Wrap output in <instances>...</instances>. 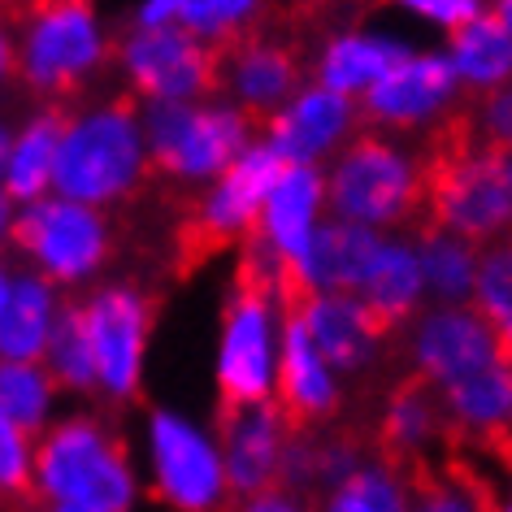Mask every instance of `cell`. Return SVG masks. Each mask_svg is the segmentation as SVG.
Returning <instances> with one entry per match:
<instances>
[{"mask_svg":"<svg viewBox=\"0 0 512 512\" xmlns=\"http://www.w3.org/2000/svg\"><path fill=\"white\" fill-rule=\"evenodd\" d=\"M31 473L44 508L118 512L135 504V473L126 460V439L113 421L100 417H70L44 434L35 430Z\"/></svg>","mask_w":512,"mask_h":512,"instance_id":"1","label":"cell"},{"mask_svg":"<svg viewBox=\"0 0 512 512\" xmlns=\"http://www.w3.org/2000/svg\"><path fill=\"white\" fill-rule=\"evenodd\" d=\"M53 183L61 187V196L83 204H135V196L148 187V152L135 118V92H122L87 113L74 109L57 144Z\"/></svg>","mask_w":512,"mask_h":512,"instance_id":"2","label":"cell"},{"mask_svg":"<svg viewBox=\"0 0 512 512\" xmlns=\"http://www.w3.org/2000/svg\"><path fill=\"white\" fill-rule=\"evenodd\" d=\"M18 83L40 100H79L109 61L92 0H40L14 27Z\"/></svg>","mask_w":512,"mask_h":512,"instance_id":"3","label":"cell"},{"mask_svg":"<svg viewBox=\"0 0 512 512\" xmlns=\"http://www.w3.org/2000/svg\"><path fill=\"white\" fill-rule=\"evenodd\" d=\"M252 126L235 109H196L187 100H152L148 183H196L222 174L248 148Z\"/></svg>","mask_w":512,"mask_h":512,"instance_id":"4","label":"cell"},{"mask_svg":"<svg viewBox=\"0 0 512 512\" xmlns=\"http://www.w3.org/2000/svg\"><path fill=\"white\" fill-rule=\"evenodd\" d=\"M330 204L339 217L365 226H395L421 217V170L387 135L361 131L330 174Z\"/></svg>","mask_w":512,"mask_h":512,"instance_id":"5","label":"cell"},{"mask_svg":"<svg viewBox=\"0 0 512 512\" xmlns=\"http://www.w3.org/2000/svg\"><path fill=\"white\" fill-rule=\"evenodd\" d=\"M9 239L22 256H31L61 287H74L83 278H92L100 265L118 248L113 222L96 204L83 200H31L27 213L9 226Z\"/></svg>","mask_w":512,"mask_h":512,"instance_id":"6","label":"cell"},{"mask_svg":"<svg viewBox=\"0 0 512 512\" xmlns=\"http://www.w3.org/2000/svg\"><path fill=\"white\" fill-rule=\"evenodd\" d=\"M122 70L135 96L196 100L226 87V48L213 35L187 27H139L122 44Z\"/></svg>","mask_w":512,"mask_h":512,"instance_id":"7","label":"cell"},{"mask_svg":"<svg viewBox=\"0 0 512 512\" xmlns=\"http://www.w3.org/2000/svg\"><path fill=\"white\" fill-rule=\"evenodd\" d=\"M87 335L96 352V374L113 400H139V374H144V348L161 313V291L139 283L96 287L83 300Z\"/></svg>","mask_w":512,"mask_h":512,"instance_id":"8","label":"cell"},{"mask_svg":"<svg viewBox=\"0 0 512 512\" xmlns=\"http://www.w3.org/2000/svg\"><path fill=\"white\" fill-rule=\"evenodd\" d=\"M217 439H222V469L230 491L222 495V504L261 508L274 495L278 452H283V421H278L274 400L217 413Z\"/></svg>","mask_w":512,"mask_h":512,"instance_id":"9","label":"cell"},{"mask_svg":"<svg viewBox=\"0 0 512 512\" xmlns=\"http://www.w3.org/2000/svg\"><path fill=\"white\" fill-rule=\"evenodd\" d=\"M456 66L452 57H400L387 74H378L374 83L361 92L356 105V122L361 126H395V131H413V126L430 122L443 105L456 100Z\"/></svg>","mask_w":512,"mask_h":512,"instance_id":"10","label":"cell"},{"mask_svg":"<svg viewBox=\"0 0 512 512\" xmlns=\"http://www.w3.org/2000/svg\"><path fill=\"white\" fill-rule=\"evenodd\" d=\"M152 460H157V491L165 504L174 508L222 504L226 491L222 456L178 413H152Z\"/></svg>","mask_w":512,"mask_h":512,"instance_id":"11","label":"cell"},{"mask_svg":"<svg viewBox=\"0 0 512 512\" xmlns=\"http://www.w3.org/2000/svg\"><path fill=\"white\" fill-rule=\"evenodd\" d=\"M274 408L283 421V434L322 430L339 421V391L330 382V365L296 313H287L283 326V365H278Z\"/></svg>","mask_w":512,"mask_h":512,"instance_id":"12","label":"cell"},{"mask_svg":"<svg viewBox=\"0 0 512 512\" xmlns=\"http://www.w3.org/2000/svg\"><path fill=\"white\" fill-rule=\"evenodd\" d=\"M491 361H504V356H499V343L478 309H434L421 317L413 339V365L430 374L434 387L465 378Z\"/></svg>","mask_w":512,"mask_h":512,"instance_id":"13","label":"cell"},{"mask_svg":"<svg viewBox=\"0 0 512 512\" xmlns=\"http://www.w3.org/2000/svg\"><path fill=\"white\" fill-rule=\"evenodd\" d=\"M352 126H356L352 96L330 92V87L317 83L313 92H300L291 105L278 109L274 118L261 126V135L283 161H313V157H322L339 135H348Z\"/></svg>","mask_w":512,"mask_h":512,"instance_id":"14","label":"cell"},{"mask_svg":"<svg viewBox=\"0 0 512 512\" xmlns=\"http://www.w3.org/2000/svg\"><path fill=\"white\" fill-rule=\"evenodd\" d=\"M296 317L304 322V330H309V339L317 343V352L326 356V365L365 369L378 356L382 335L369 326L361 300H356L352 291H339V296H322V291H313Z\"/></svg>","mask_w":512,"mask_h":512,"instance_id":"15","label":"cell"},{"mask_svg":"<svg viewBox=\"0 0 512 512\" xmlns=\"http://www.w3.org/2000/svg\"><path fill=\"white\" fill-rule=\"evenodd\" d=\"M378 235L369 230L365 222H330V226H317L309 243L296 252L304 278L317 287V291H356L361 278L369 274L378 256Z\"/></svg>","mask_w":512,"mask_h":512,"instance_id":"16","label":"cell"},{"mask_svg":"<svg viewBox=\"0 0 512 512\" xmlns=\"http://www.w3.org/2000/svg\"><path fill=\"white\" fill-rule=\"evenodd\" d=\"M70 118H74V100H44L40 113L14 135V148H9V161H5L9 204H31L44 196V187L53 183L57 144L66 135Z\"/></svg>","mask_w":512,"mask_h":512,"instance_id":"17","label":"cell"},{"mask_svg":"<svg viewBox=\"0 0 512 512\" xmlns=\"http://www.w3.org/2000/svg\"><path fill=\"white\" fill-rule=\"evenodd\" d=\"M421 283H426V278H421L417 252L408 248V243H382L369 274L361 278V287H356L352 296L361 300L369 326L387 339L391 330H400L408 317H413L417 300H421Z\"/></svg>","mask_w":512,"mask_h":512,"instance_id":"18","label":"cell"},{"mask_svg":"<svg viewBox=\"0 0 512 512\" xmlns=\"http://www.w3.org/2000/svg\"><path fill=\"white\" fill-rule=\"evenodd\" d=\"M317 204H322V170L313 161H287L283 174L274 178L270 196H265L261 230L283 252L296 256L313 235Z\"/></svg>","mask_w":512,"mask_h":512,"instance_id":"19","label":"cell"},{"mask_svg":"<svg viewBox=\"0 0 512 512\" xmlns=\"http://www.w3.org/2000/svg\"><path fill=\"white\" fill-rule=\"evenodd\" d=\"M53 313H57L53 278L48 274L14 278L9 300L0 304V361H40Z\"/></svg>","mask_w":512,"mask_h":512,"instance_id":"20","label":"cell"},{"mask_svg":"<svg viewBox=\"0 0 512 512\" xmlns=\"http://www.w3.org/2000/svg\"><path fill=\"white\" fill-rule=\"evenodd\" d=\"M44 369H48V378H53L57 391H79V395L100 391L83 300H61L57 304L53 326H48V339H44Z\"/></svg>","mask_w":512,"mask_h":512,"instance_id":"21","label":"cell"},{"mask_svg":"<svg viewBox=\"0 0 512 512\" xmlns=\"http://www.w3.org/2000/svg\"><path fill=\"white\" fill-rule=\"evenodd\" d=\"M452 66L469 87H499L512 79V31L491 9L452 27Z\"/></svg>","mask_w":512,"mask_h":512,"instance_id":"22","label":"cell"},{"mask_svg":"<svg viewBox=\"0 0 512 512\" xmlns=\"http://www.w3.org/2000/svg\"><path fill=\"white\" fill-rule=\"evenodd\" d=\"M408 57L404 44L374 40V35H339L326 44L322 61H317V83L343 96H361L378 74H387L395 61Z\"/></svg>","mask_w":512,"mask_h":512,"instance_id":"23","label":"cell"},{"mask_svg":"<svg viewBox=\"0 0 512 512\" xmlns=\"http://www.w3.org/2000/svg\"><path fill=\"white\" fill-rule=\"evenodd\" d=\"M478 243L452 235L443 226H417V261L421 278L439 300L456 304L473 291V274H478Z\"/></svg>","mask_w":512,"mask_h":512,"instance_id":"24","label":"cell"},{"mask_svg":"<svg viewBox=\"0 0 512 512\" xmlns=\"http://www.w3.org/2000/svg\"><path fill=\"white\" fill-rule=\"evenodd\" d=\"M473 304H478V313L486 317V326H491L504 365H512V239H499L478 261Z\"/></svg>","mask_w":512,"mask_h":512,"instance_id":"25","label":"cell"},{"mask_svg":"<svg viewBox=\"0 0 512 512\" xmlns=\"http://www.w3.org/2000/svg\"><path fill=\"white\" fill-rule=\"evenodd\" d=\"M53 391L57 387L40 361H0V408H5L27 434L44 430Z\"/></svg>","mask_w":512,"mask_h":512,"instance_id":"26","label":"cell"},{"mask_svg":"<svg viewBox=\"0 0 512 512\" xmlns=\"http://www.w3.org/2000/svg\"><path fill=\"white\" fill-rule=\"evenodd\" d=\"M31 434L0 408V508H44L31 473Z\"/></svg>","mask_w":512,"mask_h":512,"instance_id":"27","label":"cell"},{"mask_svg":"<svg viewBox=\"0 0 512 512\" xmlns=\"http://www.w3.org/2000/svg\"><path fill=\"white\" fill-rule=\"evenodd\" d=\"M326 504L339 508V512H356V508L395 512V508H408L413 499L404 495V482L395 478L391 469H382V465H356L348 478H343L335 491H330Z\"/></svg>","mask_w":512,"mask_h":512,"instance_id":"28","label":"cell"},{"mask_svg":"<svg viewBox=\"0 0 512 512\" xmlns=\"http://www.w3.org/2000/svg\"><path fill=\"white\" fill-rule=\"evenodd\" d=\"M469 113H473V131L478 144L491 152H512V83L499 87H469Z\"/></svg>","mask_w":512,"mask_h":512,"instance_id":"29","label":"cell"},{"mask_svg":"<svg viewBox=\"0 0 512 512\" xmlns=\"http://www.w3.org/2000/svg\"><path fill=\"white\" fill-rule=\"evenodd\" d=\"M256 14V0H178L174 22L200 35H226Z\"/></svg>","mask_w":512,"mask_h":512,"instance_id":"30","label":"cell"},{"mask_svg":"<svg viewBox=\"0 0 512 512\" xmlns=\"http://www.w3.org/2000/svg\"><path fill=\"white\" fill-rule=\"evenodd\" d=\"M18 83V35L0 18V87Z\"/></svg>","mask_w":512,"mask_h":512,"instance_id":"31","label":"cell"},{"mask_svg":"<svg viewBox=\"0 0 512 512\" xmlns=\"http://www.w3.org/2000/svg\"><path fill=\"white\" fill-rule=\"evenodd\" d=\"M174 9L178 0H148L144 14H139V27H165V22H174Z\"/></svg>","mask_w":512,"mask_h":512,"instance_id":"32","label":"cell"},{"mask_svg":"<svg viewBox=\"0 0 512 512\" xmlns=\"http://www.w3.org/2000/svg\"><path fill=\"white\" fill-rule=\"evenodd\" d=\"M35 5H40V0H0V18H5L9 27H18V22L27 18Z\"/></svg>","mask_w":512,"mask_h":512,"instance_id":"33","label":"cell"},{"mask_svg":"<svg viewBox=\"0 0 512 512\" xmlns=\"http://www.w3.org/2000/svg\"><path fill=\"white\" fill-rule=\"evenodd\" d=\"M9 148H14V126H9V122H0V174H5Z\"/></svg>","mask_w":512,"mask_h":512,"instance_id":"34","label":"cell"},{"mask_svg":"<svg viewBox=\"0 0 512 512\" xmlns=\"http://www.w3.org/2000/svg\"><path fill=\"white\" fill-rule=\"evenodd\" d=\"M491 14L512 31V0H491Z\"/></svg>","mask_w":512,"mask_h":512,"instance_id":"35","label":"cell"},{"mask_svg":"<svg viewBox=\"0 0 512 512\" xmlns=\"http://www.w3.org/2000/svg\"><path fill=\"white\" fill-rule=\"evenodd\" d=\"M9 287H14V278H9V270H5V265H0V304L9 300Z\"/></svg>","mask_w":512,"mask_h":512,"instance_id":"36","label":"cell"},{"mask_svg":"<svg viewBox=\"0 0 512 512\" xmlns=\"http://www.w3.org/2000/svg\"><path fill=\"white\" fill-rule=\"evenodd\" d=\"M5 230H9V196L0 191V235H5Z\"/></svg>","mask_w":512,"mask_h":512,"instance_id":"37","label":"cell"},{"mask_svg":"<svg viewBox=\"0 0 512 512\" xmlns=\"http://www.w3.org/2000/svg\"><path fill=\"white\" fill-rule=\"evenodd\" d=\"M508 174H512V152H508Z\"/></svg>","mask_w":512,"mask_h":512,"instance_id":"38","label":"cell"}]
</instances>
